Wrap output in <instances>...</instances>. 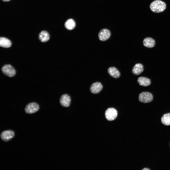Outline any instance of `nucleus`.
<instances>
[{"mask_svg": "<svg viewBox=\"0 0 170 170\" xmlns=\"http://www.w3.org/2000/svg\"><path fill=\"white\" fill-rule=\"evenodd\" d=\"M71 99L70 96L68 94H64L60 97V105L62 106L68 107L70 105Z\"/></svg>", "mask_w": 170, "mask_h": 170, "instance_id": "nucleus-8", "label": "nucleus"}, {"mask_svg": "<svg viewBox=\"0 0 170 170\" xmlns=\"http://www.w3.org/2000/svg\"><path fill=\"white\" fill-rule=\"evenodd\" d=\"M137 81L140 85L144 86H148L151 83V81L149 79L143 76L139 77Z\"/></svg>", "mask_w": 170, "mask_h": 170, "instance_id": "nucleus-13", "label": "nucleus"}, {"mask_svg": "<svg viewBox=\"0 0 170 170\" xmlns=\"http://www.w3.org/2000/svg\"><path fill=\"white\" fill-rule=\"evenodd\" d=\"M39 106L35 102L29 103L26 105L25 108V112L28 114H31L38 111L39 109Z\"/></svg>", "mask_w": 170, "mask_h": 170, "instance_id": "nucleus-2", "label": "nucleus"}, {"mask_svg": "<svg viewBox=\"0 0 170 170\" xmlns=\"http://www.w3.org/2000/svg\"><path fill=\"white\" fill-rule=\"evenodd\" d=\"M138 99L140 102L145 103L152 102L153 100V96L150 93L144 92L140 93L139 95Z\"/></svg>", "mask_w": 170, "mask_h": 170, "instance_id": "nucleus-4", "label": "nucleus"}, {"mask_svg": "<svg viewBox=\"0 0 170 170\" xmlns=\"http://www.w3.org/2000/svg\"><path fill=\"white\" fill-rule=\"evenodd\" d=\"M144 67L143 65L140 63L136 64L132 69L133 73L135 75H139L144 71Z\"/></svg>", "mask_w": 170, "mask_h": 170, "instance_id": "nucleus-12", "label": "nucleus"}, {"mask_svg": "<svg viewBox=\"0 0 170 170\" xmlns=\"http://www.w3.org/2000/svg\"><path fill=\"white\" fill-rule=\"evenodd\" d=\"M142 170H150V169H149V168H144V169H142Z\"/></svg>", "mask_w": 170, "mask_h": 170, "instance_id": "nucleus-18", "label": "nucleus"}, {"mask_svg": "<svg viewBox=\"0 0 170 170\" xmlns=\"http://www.w3.org/2000/svg\"><path fill=\"white\" fill-rule=\"evenodd\" d=\"M65 28L67 30H73L75 27L76 23L72 19H69L67 20L64 24Z\"/></svg>", "mask_w": 170, "mask_h": 170, "instance_id": "nucleus-16", "label": "nucleus"}, {"mask_svg": "<svg viewBox=\"0 0 170 170\" xmlns=\"http://www.w3.org/2000/svg\"><path fill=\"white\" fill-rule=\"evenodd\" d=\"M0 136L1 139L3 141L7 142L10 140L14 137L15 133L14 131L12 130H7L3 132Z\"/></svg>", "mask_w": 170, "mask_h": 170, "instance_id": "nucleus-6", "label": "nucleus"}, {"mask_svg": "<svg viewBox=\"0 0 170 170\" xmlns=\"http://www.w3.org/2000/svg\"><path fill=\"white\" fill-rule=\"evenodd\" d=\"M103 86L102 84L99 82H96L93 83L90 87V90L93 94L99 93L102 90Z\"/></svg>", "mask_w": 170, "mask_h": 170, "instance_id": "nucleus-9", "label": "nucleus"}, {"mask_svg": "<svg viewBox=\"0 0 170 170\" xmlns=\"http://www.w3.org/2000/svg\"><path fill=\"white\" fill-rule=\"evenodd\" d=\"M11 41L8 38L4 37L0 38V46L2 47L8 48L11 45Z\"/></svg>", "mask_w": 170, "mask_h": 170, "instance_id": "nucleus-15", "label": "nucleus"}, {"mask_svg": "<svg viewBox=\"0 0 170 170\" xmlns=\"http://www.w3.org/2000/svg\"><path fill=\"white\" fill-rule=\"evenodd\" d=\"M166 4L164 2L160 0H155L152 2L150 8L153 12L158 13L163 11L166 9Z\"/></svg>", "mask_w": 170, "mask_h": 170, "instance_id": "nucleus-1", "label": "nucleus"}, {"mask_svg": "<svg viewBox=\"0 0 170 170\" xmlns=\"http://www.w3.org/2000/svg\"></svg>", "mask_w": 170, "mask_h": 170, "instance_id": "nucleus-20", "label": "nucleus"}, {"mask_svg": "<svg viewBox=\"0 0 170 170\" xmlns=\"http://www.w3.org/2000/svg\"><path fill=\"white\" fill-rule=\"evenodd\" d=\"M107 71L109 75L113 78H117L119 77L120 76L119 71L115 67H109Z\"/></svg>", "mask_w": 170, "mask_h": 170, "instance_id": "nucleus-11", "label": "nucleus"}, {"mask_svg": "<svg viewBox=\"0 0 170 170\" xmlns=\"http://www.w3.org/2000/svg\"><path fill=\"white\" fill-rule=\"evenodd\" d=\"M162 123L166 126L170 125V113L164 115L161 118Z\"/></svg>", "mask_w": 170, "mask_h": 170, "instance_id": "nucleus-17", "label": "nucleus"}, {"mask_svg": "<svg viewBox=\"0 0 170 170\" xmlns=\"http://www.w3.org/2000/svg\"><path fill=\"white\" fill-rule=\"evenodd\" d=\"M143 45L145 47L149 48L153 47L155 45V41L153 38L148 37L145 38L143 40Z\"/></svg>", "mask_w": 170, "mask_h": 170, "instance_id": "nucleus-10", "label": "nucleus"}, {"mask_svg": "<svg viewBox=\"0 0 170 170\" xmlns=\"http://www.w3.org/2000/svg\"><path fill=\"white\" fill-rule=\"evenodd\" d=\"M118 115L117 111L113 108H109L106 111L105 116L106 119L108 121H112L115 120Z\"/></svg>", "mask_w": 170, "mask_h": 170, "instance_id": "nucleus-5", "label": "nucleus"}, {"mask_svg": "<svg viewBox=\"0 0 170 170\" xmlns=\"http://www.w3.org/2000/svg\"><path fill=\"white\" fill-rule=\"evenodd\" d=\"M1 70L4 74L10 77L14 76L16 74L15 70L10 64H6L3 66Z\"/></svg>", "mask_w": 170, "mask_h": 170, "instance_id": "nucleus-3", "label": "nucleus"}, {"mask_svg": "<svg viewBox=\"0 0 170 170\" xmlns=\"http://www.w3.org/2000/svg\"><path fill=\"white\" fill-rule=\"evenodd\" d=\"M111 36V33L109 30L106 29L101 30L98 34V37L100 40L104 41L108 39Z\"/></svg>", "mask_w": 170, "mask_h": 170, "instance_id": "nucleus-7", "label": "nucleus"}, {"mask_svg": "<svg viewBox=\"0 0 170 170\" xmlns=\"http://www.w3.org/2000/svg\"><path fill=\"white\" fill-rule=\"evenodd\" d=\"M3 1L5 2L8 1L10 0H2Z\"/></svg>", "mask_w": 170, "mask_h": 170, "instance_id": "nucleus-19", "label": "nucleus"}, {"mask_svg": "<svg viewBox=\"0 0 170 170\" xmlns=\"http://www.w3.org/2000/svg\"><path fill=\"white\" fill-rule=\"evenodd\" d=\"M39 38L41 41L45 42L48 41L50 38L49 33L46 31L43 30L41 31L38 35Z\"/></svg>", "mask_w": 170, "mask_h": 170, "instance_id": "nucleus-14", "label": "nucleus"}]
</instances>
